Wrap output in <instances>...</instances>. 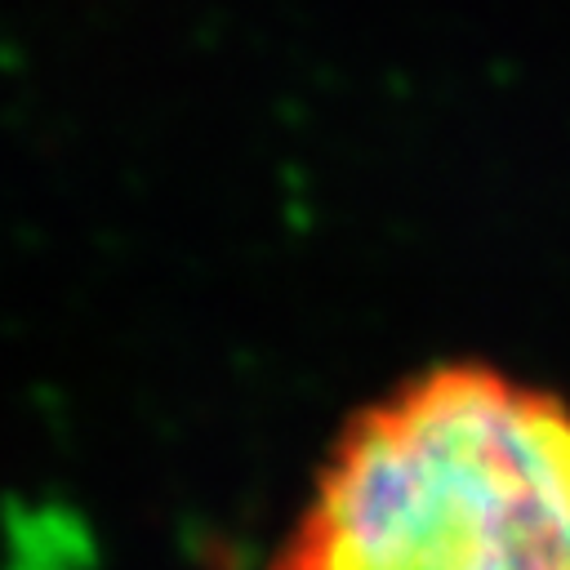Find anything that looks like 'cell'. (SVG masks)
<instances>
[{"label": "cell", "mask_w": 570, "mask_h": 570, "mask_svg": "<svg viewBox=\"0 0 570 570\" xmlns=\"http://www.w3.org/2000/svg\"><path fill=\"white\" fill-rule=\"evenodd\" d=\"M267 570H570V401L432 365L334 436Z\"/></svg>", "instance_id": "cell-1"}]
</instances>
